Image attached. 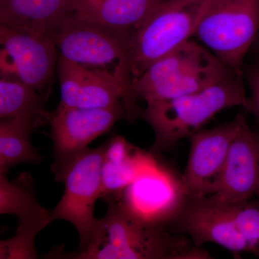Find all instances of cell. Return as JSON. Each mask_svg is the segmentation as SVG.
Masks as SVG:
<instances>
[{
  "instance_id": "6da1fadb",
  "label": "cell",
  "mask_w": 259,
  "mask_h": 259,
  "mask_svg": "<svg viewBox=\"0 0 259 259\" xmlns=\"http://www.w3.org/2000/svg\"><path fill=\"white\" fill-rule=\"evenodd\" d=\"M88 248L70 258L81 259H210L189 237L136 215L120 200H107Z\"/></svg>"
},
{
  "instance_id": "7a4b0ae2",
  "label": "cell",
  "mask_w": 259,
  "mask_h": 259,
  "mask_svg": "<svg viewBox=\"0 0 259 259\" xmlns=\"http://www.w3.org/2000/svg\"><path fill=\"white\" fill-rule=\"evenodd\" d=\"M242 77L233 74L202 91L146 103L141 116L154 132L151 152L170 149L180 140L190 138L221 110L233 107L248 110V97Z\"/></svg>"
},
{
  "instance_id": "3957f363",
  "label": "cell",
  "mask_w": 259,
  "mask_h": 259,
  "mask_svg": "<svg viewBox=\"0 0 259 259\" xmlns=\"http://www.w3.org/2000/svg\"><path fill=\"white\" fill-rule=\"evenodd\" d=\"M233 74L210 51L188 40L150 65L133 81V93L146 103L163 101L202 91Z\"/></svg>"
},
{
  "instance_id": "277c9868",
  "label": "cell",
  "mask_w": 259,
  "mask_h": 259,
  "mask_svg": "<svg viewBox=\"0 0 259 259\" xmlns=\"http://www.w3.org/2000/svg\"><path fill=\"white\" fill-rule=\"evenodd\" d=\"M105 144L88 148L72 157L53 163L57 182L64 184V193L51 212V221L62 220L71 223L79 236V250L84 251L93 239L99 219L94 208L102 198V166Z\"/></svg>"
},
{
  "instance_id": "5b68a950",
  "label": "cell",
  "mask_w": 259,
  "mask_h": 259,
  "mask_svg": "<svg viewBox=\"0 0 259 259\" xmlns=\"http://www.w3.org/2000/svg\"><path fill=\"white\" fill-rule=\"evenodd\" d=\"M211 0H164L131 37L128 62L133 81L150 65L194 36Z\"/></svg>"
},
{
  "instance_id": "8992f818",
  "label": "cell",
  "mask_w": 259,
  "mask_h": 259,
  "mask_svg": "<svg viewBox=\"0 0 259 259\" xmlns=\"http://www.w3.org/2000/svg\"><path fill=\"white\" fill-rule=\"evenodd\" d=\"M258 33L259 0H211L194 36L243 76L245 56Z\"/></svg>"
},
{
  "instance_id": "52a82bcc",
  "label": "cell",
  "mask_w": 259,
  "mask_h": 259,
  "mask_svg": "<svg viewBox=\"0 0 259 259\" xmlns=\"http://www.w3.org/2000/svg\"><path fill=\"white\" fill-rule=\"evenodd\" d=\"M51 36L65 59L132 81L110 70L112 67L132 78L128 62L131 38L125 34L66 14L53 29Z\"/></svg>"
},
{
  "instance_id": "ba28073f",
  "label": "cell",
  "mask_w": 259,
  "mask_h": 259,
  "mask_svg": "<svg viewBox=\"0 0 259 259\" xmlns=\"http://www.w3.org/2000/svg\"><path fill=\"white\" fill-rule=\"evenodd\" d=\"M1 76L22 81L39 93L54 78L57 47L52 37L28 29L0 25Z\"/></svg>"
},
{
  "instance_id": "9c48e42d",
  "label": "cell",
  "mask_w": 259,
  "mask_h": 259,
  "mask_svg": "<svg viewBox=\"0 0 259 259\" xmlns=\"http://www.w3.org/2000/svg\"><path fill=\"white\" fill-rule=\"evenodd\" d=\"M243 115L208 130H201L190 139V151L182 182L188 199L214 195L219 188L228 151Z\"/></svg>"
},
{
  "instance_id": "30bf717a",
  "label": "cell",
  "mask_w": 259,
  "mask_h": 259,
  "mask_svg": "<svg viewBox=\"0 0 259 259\" xmlns=\"http://www.w3.org/2000/svg\"><path fill=\"white\" fill-rule=\"evenodd\" d=\"M127 119L125 104L106 108L58 106L49 125L54 144V163H60L88 149L94 140L108 132L121 119Z\"/></svg>"
},
{
  "instance_id": "8fae6325",
  "label": "cell",
  "mask_w": 259,
  "mask_h": 259,
  "mask_svg": "<svg viewBox=\"0 0 259 259\" xmlns=\"http://www.w3.org/2000/svg\"><path fill=\"white\" fill-rule=\"evenodd\" d=\"M187 199L182 180L155 161L140 172L118 200L136 215L165 225L172 222Z\"/></svg>"
},
{
  "instance_id": "7c38bea8",
  "label": "cell",
  "mask_w": 259,
  "mask_h": 259,
  "mask_svg": "<svg viewBox=\"0 0 259 259\" xmlns=\"http://www.w3.org/2000/svg\"><path fill=\"white\" fill-rule=\"evenodd\" d=\"M172 222L179 233L189 237L197 246L212 243L235 255L250 253L249 246L238 231L229 207L211 197L187 198Z\"/></svg>"
},
{
  "instance_id": "4fadbf2b",
  "label": "cell",
  "mask_w": 259,
  "mask_h": 259,
  "mask_svg": "<svg viewBox=\"0 0 259 259\" xmlns=\"http://www.w3.org/2000/svg\"><path fill=\"white\" fill-rule=\"evenodd\" d=\"M259 195V133L242 118L232 141L219 188L211 198L225 205L243 203Z\"/></svg>"
},
{
  "instance_id": "5bb4252c",
  "label": "cell",
  "mask_w": 259,
  "mask_h": 259,
  "mask_svg": "<svg viewBox=\"0 0 259 259\" xmlns=\"http://www.w3.org/2000/svg\"><path fill=\"white\" fill-rule=\"evenodd\" d=\"M163 1L73 0L67 14L122 32L131 38Z\"/></svg>"
},
{
  "instance_id": "9a60e30c",
  "label": "cell",
  "mask_w": 259,
  "mask_h": 259,
  "mask_svg": "<svg viewBox=\"0 0 259 259\" xmlns=\"http://www.w3.org/2000/svg\"><path fill=\"white\" fill-rule=\"evenodd\" d=\"M105 144L102 198L118 200L140 172L156 161L152 155L133 146L122 136H114Z\"/></svg>"
},
{
  "instance_id": "2e32d148",
  "label": "cell",
  "mask_w": 259,
  "mask_h": 259,
  "mask_svg": "<svg viewBox=\"0 0 259 259\" xmlns=\"http://www.w3.org/2000/svg\"><path fill=\"white\" fill-rule=\"evenodd\" d=\"M73 0H0V25L28 29L51 36Z\"/></svg>"
},
{
  "instance_id": "e0dca14e",
  "label": "cell",
  "mask_w": 259,
  "mask_h": 259,
  "mask_svg": "<svg viewBox=\"0 0 259 259\" xmlns=\"http://www.w3.org/2000/svg\"><path fill=\"white\" fill-rule=\"evenodd\" d=\"M0 214H13L18 225L42 224L52 222L51 212L39 203L33 180L28 173L15 180H8L7 174H0Z\"/></svg>"
},
{
  "instance_id": "ac0fdd59",
  "label": "cell",
  "mask_w": 259,
  "mask_h": 259,
  "mask_svg": "<svg viewBox=\"0 0 259 259\" xmlns=\"http://www.w3.org/2000/svg\"><path fill=\"white\" fill-rule=\"evenodd\" d=\"M37 124L33 119L15 117L0 122V174H8L22 163H37L42 157L30 141Z\"/></svg>"
},
{
  "instance_id": "d6986e66",
  "label": "cell",
  "mask_w": 259,
  "mask_h": 259,
  "mask_svg": "<svg viewBox=\"0 0 259 259\" xmlns=\"http://www.w3.org/2000/svg\"><path fill=\"white\" fill-rule=\"evenodd\" d=\"M47 95L19 80L1 76L0 118L26 117L33 119L37 125L49 124L51 112L44 107Z\"/></svg>"
},
{
  "instance_id": "ffe728a7",
  "label": "cell",
  "mask_w": 259,
  "mask_h": 259,
  "mask_svg": "<svg viewBox=\"0 0 259 259\" xmlns=\"http://www.w3.org/2000/svg\"><path fill=\"white\" fill-rule=\"evenodd\" d=\"M227 206L238 231L249 246L250 253L259 257V202L249 200Z\"/></svg>"
},
{
  "instance_id": "44dd1931",
  "label": "cell",
  "mask_w": 259,
  "mask_h": 259,
  "mask_svg": "<svg viewBox=\"0 0 259 259\" xmlns=\"http://www.w3.org/2000/svg\"><path fill=\"white\" fill-rule=\"evenodd\" d=\"M245 76L250 91L247 110L254 115L259 125V62L248 66Z\"/></svg>"
},
{
  "instance_id": "7402d4cb",
  "label": "cell",
  "mask_w": 259,
  "mask_h": 259,
  "mask_svg": "<svg viewBox=\"0 0 259 259\" xmlns=\"http://www.w3.org/2000/svg\"><path fill=\"white\" fill-rule=\"evenodd\" d=\"M251 49H253V51H254L255 54H256L257 55L259 56V33L256 39H255L254 42H253Z\"/></svg>"
}]
</instances>
